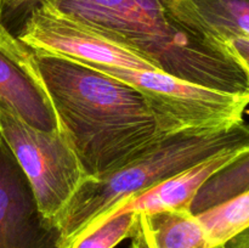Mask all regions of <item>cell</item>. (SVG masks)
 <instances>
[{"label": "cell", "instance_id": "obj_13", "mask_svg": "<svg viewBox=\"0 0 249 248\" xmlns=\"http://www.w3.org/2000/svg\"><path fill=\"white\" fill-rule=\"evenodd\" d=\"M138 213L112 214L97 225L80 233L65 248H114L125 238H130L138 223Z\"/></svg>", "mask_w": 249, "mask_h": 248}, {"label": "cell", "instance_id": "obj_4", "mask_svg": "<svg viewBox=\"0 0 249 248\" xmlns=\"http://www.w3.org/2000/svg\"><path fill=\"white\" fill-rule=\"evenodd\" d=\"M91 67L138 89L152 109L163 134L185 129L230 128L242 123L249 106V95L211 89L160 71Z\"/></svg>", "mask_w": 249, "mask_h": 248}, {"label": "cell", "instance_id": "obj_7", "mask_svg": "<svg viewBox=\"0 0 249 248\" xmlns=\"http://www.w3.org/2000/svg\"><path fill=\"white\" fill-rule=\"evenodd\" d=\"M0 108L39 130L55 133L58 123L34 62L33 50L0 28Z\"/></svg>", "mask_w": 249, "mask_h": 248}, {"label": "cell", "instance_id": "obj_16", "mask_svg": "<svg viewBox=\"0 0 249 248\" xmlns=\"http://www.w3.org/2000/svg\"><path fill=\"white\" fill-rule=\"evenodd\" d=\"M224 248H249V226L228 241Z\"/></svg>", "mask_w": 249, "mask_h": 248}, {"label": "cell", "instance_id": "obj_2", "mask_svg": "<svg viewBox=\"0 0 249 248\" xmlns=\"http://www.w3.org/2000/svg\"><path fill=\"white\" fill-rule=\"evenodd\" d=\"M49 1L160 72L211 89L249 95L247 74L225 44L185 26L163 0Z\"/></svg>", "mask_w": 249, "mask_h": 248}, {"label": "cell", "instance_id": "obj_5", "mask_svg": "<svg viewBox=\"0 0 249 248\" xmlns=\"http://www.w3.org/2000/svg\"><path fill=\"white\" fill-rule=\"evenodd\" d=\"M0 135L28 179L41 213L55 220L87 177L65 136L39 130L2 108Z\"/></svg>", "mask_w": 249, "mask_h": 248}, {"label": "cell", "instance_id": "obj_12", "mask_svg": "<svg viewBox=\"0 0 249 248\" xmlns=\"http://www.w3.org/2000/svg\"><path fill=\"white\" fill-rule=\"evenodd\" d=\"M212 247L223 246L249 226V191L197 214Z\"/></svg>", "mask_w": 249, "mask_h": 248}, {"label": "cell", "instance_id": "obj_17", "mask_svg": "<svg viewBox=\"0 0 249 248\" xmlns=\"http://www.w3.org/2000/svg\"><path fill=\"white\" fill-rule=\"evenodd\" d=\"M0 7H1V0H0ZM2 24H1V22H0V27H1Z\"/></svg>", "mask_w": 249, "mask_h": 248}, {"label": "cell", "instance_id": "obj_8", "mask_svg": "<svg viewBox=\"0 0 249 248\" xmlns=\"http://www.w3.org/2000/svg\"><path fill=\"white\" fill-rule=\"evenodd\" d=\"M247 150H249V146H242V147H233L216 153L213 157L164 180L160 184L124 199L84 231L100 224L112 214L125 213V212L152 214L162 211H190L192 202L201 187L214 174L232 163Z\"/></svg>", "mask_w": 249, "mask_h": 248}, {"label": "cell", "instance_id": "obj_18", "mask_svg": "<svg viewBox=\"0 0 249 248\" xmlns=\"http://www.w3.org/2000/svg\"><path fill=\"white\" fill-rule=\"evenodd\" d=\"M219 248H224V246H220V247H219Z\"/></svg>", "mask_w": 249, "mask_h": 248}, {"label": "cell", "instance_id": "obj_6", "mask_svg": "<svg viewBox=\"0 0 249 248\" xmlns=\"http://www.w3.org/2000/svg\"><path fill=\"white\" fill-rule=\"evenodd\" d=\"M16 38L36 53L87 65L158 71L140 55L101 35L51 1H44L28 15Z\"/></svg>", "mask_w": 249, "mask_h": 248}, {"label": "cell", "instance_id": "obj_3", "mask_svg": "<svg viewBox=\"0 0 249 248\" xmlns=\"http://www.w3.org/2000/svg\"><path fill=\"white\" fill-rule=\"evenodd\" d=\"M249 146V124L221 129H185L163 136L125 167L101 177H85L55 218L63 248L124 199L233 147Z\"/></svg>", "mask_w": 249, "mask_h": 248}, {"label": "cell", "instance_id": "obj_11", "mask_svg": "<svg viewBox=\"0 0 249 248\" xmlns=\"http://www.w3.org/2000/svg\"><path fill=\"white\" fill-rule=\"evenodd\" d=\"M247 191H249V150L219 170L201 187L190 211L197 215Z\"/></svg>", "mask_w": 249, "mask_h": 248}, {"label": "cell", "instance_id": "obj_14", "mask_svg": "<svg viewBox=\"0 0 249 248\" xmlns=\"http://www.w3.org/2000/svg\"><path fill=\"white\" fill-rule=\"evenodd\" d=\"M44 1L49 0H1L0 22L5 29L16 36L28 15Z\"/></svg>", "mask_w": 249, "mask_h": 248}, {"label": "cell", "instance_id": "obj_1", "mask_svg": "<svg viewBox=\"0 0 249 248\" xmlns=\"http://www.w3.org/2000/svg\"><path fill=\"white\" fill-rule=\"evenodd\" d=\"M33 56L58 131L87 177L125 167L167 135L143 95L126 82L70 58L36 51Z\"/></svg>", "mask_w": 249, "mask_h": 248}, {"label": "cell", "instance_id": "obj_15", "mask_svg": "<svg viewBox=\"0 0 249 248\" xmlns=\"http://www.w3.org/2000/svg\"><path fill=\"white\" fill-rule=\"evenodd\" d=\"M225 45L231 55L236 58L249 79V39L235 38L225 41Z\"/></svg>", "mask_w": 249, "mask_h": 248}, {"label": "cell", "instance_id": "obj_10", "mask_svg": "<svg viewBox=\"0 0 249 248\" xmlns=\"http://www.w3.org/2000/svg\"><path fill=\"white\" fill-rule=\"evenodd\" d=\"M0 248H63L57 224L18 202L0 203Z\"/></svg>", "mask_w": 249, "mask_h": 248}, {"label": "cell", "instance_id": "obj_9", "mask_svg": "<svg viewBox=\"0 0 249 248\" xmlns=\"http://www.w3.org/2000/svg\"><path fill=\"white\" fill-rule=\"evenodd\" d=\"M130 248L212 247L203 226L191 211H162L139 214Z\"/></svg>", "mask_w": 249, "mask_h": 248}]
</instances>
